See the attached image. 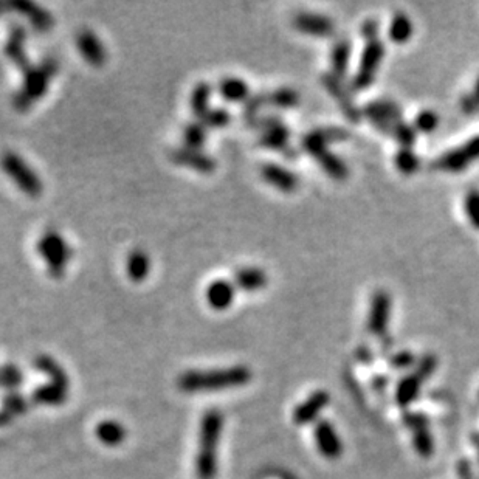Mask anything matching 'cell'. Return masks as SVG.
Wrapping results in <instances>:
<instances>
[{
  "label": "cell",
  "instance_id": "f1b7e54d",
  "mask_svg": "<svg viewBox=\"0 0 479 479\" xmlns=\"http://www.w3.org/2000/svg\"><path fill=\"white\" fill-rule=\"evenodd\" d=\"M96 438L109 447L120 445L126 439V428L117 420H103L96 425Z\"/></svg>",
  "mask_w": 479,
  "mask_h": 479
},
{
  "label": "cell",
  "instance_id": "b9f144b4",
  "mask_svg": "<svg viewBox=\"0 0 479 479\" xmlns=\"http://www.w3.org/2000/svg\"><path fill=\"white\" fill-rule=\"evenodd\" d=\"M414 447L422 456H430L433 453V438L427 428H422L414 434Z\"/></svg>",
  "mask_w": 479,
  "mask_h": 479
},
{
  "label": "cell",
  "instance_id": "1f68e13d",
  "mask_svg": "<svg viewBox=\"0 0 479 479\" xmlns=\"http://www.w3.org/2000/svg\"><path fill=\"white\" fill-rule=\"evenodd\" d=\"M33 400L39 405H62L67 400V389L48 383L33 392Z\"/></svg>",
  "mask_w": 479,
  "mask_h": 479
},
{
  "label": "cell",
  "instance_id": "9c48e42d",
  "mask_svg": "<svg viewBox=\"0 0 479 479\" xmlns=\"http://www.w3.org/2000/svg\"><path fill=\"white\" fill-rule=\"evenodd\" d=\"M476 160H479V135L445 152L436 162L434 166L441 171H447V173H459Z\"/></svg>",
  "mask_w": 479,
  "mask_h": 479
},
{
  "label": "cell",
  "instance_id": "30bf717a",
  "mask_svg": "<svg viewBox=\"0 0 479 479\" xmlns=\"http://www.w3.org/2000/svg\"><path fill=\"white\" fill-rule=\"evenodd\" d=\"M362 113L371 120L374 127L385 134H389L391 127L397 121H402V109H400L399 104L389 101V99H378V101L368 103L363 107Z\"/></svg>",
  "mask_w": 479,
  "mask_h": 479
},
{
  "label": "cell",
  "instance_id": "7c38bea8",
  "mask_svg": "<svg viewBox=\"0 0 479 479\" xmlns=\"http://www.w3.org/2000/svg\"><path fill=\"white\" fill-rule=\"evenodd\" d=\"M171 160L177 166H183L200 174H213L217 169V162L213 155L206 154L202 149H190L178 146L171 152Z\"/></svg>",
  "mask_w": 479,
  "mask_h": 479
},
{
  "label": "cell",
  "instance_id": "f546056e",
  "mask_svg": "<svg viewBox=\"0 0 479 479\" xmlns=\"http://www.w3.org/2000/svg\"><path fill=\"white\" fill-rule=\"evenodd\" d=\"M206 134H208V129L202 121H190V123L185 124L182 131V146L190 149H202L206 143Z\"/></svg>",
  "mask_w": 479,
  "mask_h": 479
},
{
  "label": "cell",
  "instance_id": "ee69618b",
  "mask_svg": "<svg viewBox=\"0 0 479 479\" xmlns=\"http://www.w3.org/2000/svg\"><path fill=\"white\" fill-rule=\"evenodd\" d=\"M414 355L411 352H406V351H402V352H399L396 354L394 357L391 359V366L392 368H399V369H403V368H408L411 366V364L414 363Z\"/></svg>",
  "mask_w": 479,
  "mask_h": 479
},
{
  "label": "cell",
  "instance_id": "83f0119b",
  "mask_svg": "<svg viewBox=\"0 0 479 479\" xmlns=\"http://www.w3.org/2000/svg\"><path fill=\"white\" fill-rule=\"evenodd\" d=\"M211 96H213V85L208 83H199L194 85V89L191 92L190 106L191 110L194 113L196 120L202 118L206 112L211 109Z\"/></svg>",
  "mask_w": 479,
  "mask_h": 479
},
{
  "label": "cell",
  "instance_id": "9a60e30c",
  "mask_svg": "<svg viewBox=\"0 0 479 479\" xmlns=\"http://www.w3.org/2000/svg\"><path fill=\"white\" fill-rule=\"evenodd\" d=\"M76 47L78 52L89 62L92 67H103L107 61V52L106 47L103 45L101 39L98 36L89 30V28H83L76 34Z\"/></svg>",
  "mask_w": 479,
  "mask_h": 479
},
{
  "label": "cell",
  "instance_id": "7402d4cb",
  "mask_svg": "<svg viewBox=\"0 0 479 479\" xmlns=\"http://www.w3.org/2000/svg\"><path fill=\"white\" fill-rule=\"evenodd\" d=\"M233 284L244 292H257L267 287L269 276L259 267H241L234 271Z\"/></svg>",
  "mask_w": 479,
  "mask_h": 479
},
{
  "label": "cell",
  "instance_id": "74e56055",
  "mask_svg": "<svg viewBox=\"0 0 479 479\" xmlns=\"http://www.w3.org/2000/svg\"><path fill=\"white\" fill-rule=\"evenodd\" d=\"M206 129H224L231 121V115L225 107H211V109L200 118Z\"/></svg>",
  "mask_w": 479,
  "mask_h": 479
},
{
  "label": "cell",
  "instance_id": "f6af8a7d",
  "mask_svg": "<svg viewBox=\"0 0 479 479\" xmlns=\"http://www.w3.org/2000/svg\"><path fill=\"white\" fill-rule=\"evenodd\" d=\"M378 28L380 27H378L377 20H366V22H364L362 27V33L364 38H366V41L376 39L378 38Z\"/></svg>",
  "mask_w": 479,
  "mask_h": 479
},
{
  "label": "cell",
  "instance_id": "4316f807",
  "mask_svg": "<svg viewBox=\"0 0 479 479\" xmlns=\"http://www.w3.org/2000/svg\"><path fill=\"white\" fill-rule=\"evenodd\" d=\"M414 34V24L408 14L397 13L392 16L388 27V38L397 45H403L410 42Z\"/></svg>",
  "mask_w": 479,
  "mask_h": 479
},
{
  "label": "cell",
  "instance_id": "ba28073f",
  "mask_svg": "<svg viewBox=\"0 0 479 479\" xmlns=\"http://www.w3.org/2000/svg\"><path fill=\"white\" fill-rule=\"evenodd\" d=\"M252 124L259 131V145L270 151L289 155L290 148V131L283 121L275 115L259 117Z\"/></svg>",
  "mask_w": 479,
  "mask_h": 479
},
{
  "label": "cell",
  "instance_id": "7a4b0ae2",
  "mask_svg": "<svg viewBox=\"0 0 479 479\" xmlns=\"http://www.w3.org/2000/svg\"><path fill=\"white\" fill-rule=\"evenodd\" d=\"M348 135V131L341 127H320L304 135L301 146L307 154L317 160L329 177L335 180H345L348 177V166L338 155L331 152L329 145L346 140Z\"/></svg>",
  "mask_w": 479,
  "mask_h": 479
},
{
  "label": "cell",
  "instance_id": "3957f363",
  "mask_svg": "<svg viewBox=\"0 0 479 479\" xmlns=\"http://www.w3.org/2000/svg\"><path fill=\"white\" fill-rule=\"evenodd\" d=\"M224 430V414L210 408L203 414L199 431V452L194 470L199 479H214L217 475V445Z\"/></svg>",
  "mask_w": 479,
  "mask_h": 479
},
{
  "label": "cell",
  "instance_id": "e575fe53",
  "mask_svg": "<svg viewBox=\"0 0 479 479\" xmlns=\"http://www.w3.org/2000/svg\"><path fill=\"white\" fill-rule=\"evenodd\" d=\"M394 166L399 173L411 176L420 168V160L411 148H400L394 155Z\"/></svg>",
  "mask_w": 479,
  "mask_h": 479
},
{
  "label": "cell",
  "instance_id": "8992f818",
  "mask_svg": "<svg viewBox=\"0 0 479 479\" xmlns=\"http://www.w3.org/2000/svg\"><path fill=\"white\" fill-rule=\"evenodd\" d=\"M0 166H2L5 174L16 183V187L22 191L24 194L33 199L42 194V191H44V183H42L38 173L33 171V168L22 159V157L17 155L16 152L6 151L3 152L2 159H0Z\"/></svg>",
  "mask_w": 479,
  "mask_h": 479
},
{
  "label": "cell",
  "instance_id": "bcb514c9",
  "mask_svg": "<svg viewBox=\"0 0 479 479\" xmlns=\"http://www.w3.org/2000/svg\"><path fill=\"white\" fill-rule=\"evenodd\" d=\"M471 95L475 96V99H476L478 104H479V78H478L476 83H475V90H473V94H471Z\"/></svg>",
  "mask_w": 479,
  "mask_h": 479
},
{
  "label": "cell",
  "instance_id": "603a6c76",
  "mask_svg": "<svg viewBox=\"0 0 479 479\" xmlns=\"http://www.w3.org/2000/svg\"><path fill=\"white\" fill-rule=\"evenodd\" d=\"M217 92L228 103H242L244 104L252 95L250 85L242 78L225 76L217 84Z\"/></svg>",
  "mask_w": 479,
  "mask_h": 479
},
{
  "label": "cell",
  "instance_id": "5b68a950",
  "mask_svg": "<svg viewBox=\"0 0 479 479\" xmlns=\"http://www.w3.org/2000/svg\"><path fill=\"white\" fill-rule=\"evenodd\" d=\"M36 252L45 264L47 273L53 280H61L66 275L70 257L73 255L66 238L55 228H48L36 244Z\"/></svg>",
  "mask_w": 479,
  "mask_h": 479
},
{
  "label": "cell",
  "instance_id": "5bb4252c",
  "mask_svg": "<svg viewBox=\"0 0 479 479\" xmlns=\"http://www.w3.org/2000/svg\"><path fill=\"white\" fill-rule=\"evenodd\" d=\"M5 55L13 62V66H16L22 73L31 67L27 53V28L24 25L14 24L10 28L5 44Z\"/></svg>",
  "mask_w": 479,
  "mask_h": 479
},
{
  "label": "cell",
  "instance_id": "836d02e7",
  "mask_svg": "<svg viewBox=\"0 0 479 479\" xmlns=\"http://www.w3.org/2000/svg\"><path fill=\"white\" fill-rule=\"evenodd\" d=\"M25 408H27L25 400L19 394H14V392H11V394L3 397L2 410H0V427L8 424V422L13 420L14 416H17V414L24 413Z\"/></svg>",
  "mask_w": 479,
  "mask_h": 479
},
{
  "label": "cell",
  "instance_id": "2e32d148",
  "mask_svg": "<svg viewBox=\"0 0 479 479\" xmlns=\"http://www.w3.org/2000/svg\"><path fill=\"white\" fill-rule=\"evenodd\" d=\"M261 177L270 187L285 194L296 191L299 185V178L293 171L276 163H264L261 166Z\"/></svg>",
  "mask_w": 479,
  "mask_h": 479
},
{
  "label": "cell",
  "instance_id": "ab89813d",
  "mask_svg": "<svg viewBox=\"0 0 479 479\" xmlns=\"http://www.w3.org/2000/svg\"><path fill=\"white\" fill-rule=\"evenodd\" d=\"M464 213H466V217L469 220V224L479 230V191L473 190L466 194L464 199Z\"/></svg>",
  "mask_w": 479,
  "mask_h": 479
},
{
  "label": "cell",
  "instance_id": "e0dca14e",
  "mask_svg": "<svg viewBox=\"0 0 479 479\" xmlns=\"http://www.w3.org/2000/svg\"><path fill=\"white\" fill-rule=\"evenodd\" d=\"M292 24L298 31H301L304 34L317 36V38H326V36H331L335 30L334 22L327 16H323V14H315V13H307V11L295 14Z\"/></svg>",
  "mask_w": 479,
  "mask_h": 479
},
{
  "label": "cell",
  "instance_id": "277c9868",
  "mask_svg": "<svg viewBox=\"0 0 479 479\" xmlns=\"http://www.w3.org/2000/svg\"><path fill=\"white\" fill-rule=\"evenodd\" d=\"M59 71V62L53 56L42 59L24 73V80L16 94L13 95V106L19 112H27L45 96L50 84Z\"/></svg>",
  "mask_w": 479,
  "mask_h": 479
},
{
  "label": "cell",
  "instance_id": "8fae6325",
  "mask_svg": "<svg viewBox=\"0 0 479 479\" xmlns=\"http://www.w3.org/2000/svg\"><path fill=\"white\" fill-rule=\"evenodd\" d=\"M391 317V295L386 290H376L371 298L366 327L374 337H382L389 326Z\"/></svg>",
  "mask_w": 479,
  "mask_h": 479
},
{
  "label": "cell",
  "instance_id": "d6986e66",
  "mask_svg": "<svg viewBox=\"0 0 479 479\" xmlns=\"http://www.w3.org/2000/svg\"><path fill=\"white\" fill-rule=\"evenodd\" d=\"M234 296L236 285L233 281L219 278V280H214L206 285L205 299L214 310H227L234 303Z\"/></svg>",
  "mask_w": 479,
  "mask_h": 479
},
{
  "label": "cell",
  "instance_id": "7dc6e473",
  "mask_svg": "<svg viewBox=\"0 0 479 479\" xmlns=\"http://www.w3.org/2000/svg\"><path fill=\"white\" fill-rule=\"evenodd\" d=\"M8 8V3H3V2H0V16H2L3 11Z\"/></svg>",
  "mask_w": 479,
  "mask_h": 479
},
{
  "label": "cell",
  "instance_id": "d6a6232c",
  "mask_svg": "<svg viewBox=\"0 0 479 479\" xmlns=\"http://www.w3.org/2000/svg\"><path fill=\"white\" fill-rule=\"evenodd\" d=\"M298 101V92L290 87H280L267 92V106L275 107V109H290V107H295Z\"/></svg>",
  "mask_w": 479,
  "mask_h": 479
},
{
  "label": "cell",
  "instance_id": "f35d334b",
  "mask_svg": "<svg viewBox=\"0 0 479 479\" xmlns=\"http://www.w3.org/2000/svg\"><path fill=\"white\" fill-rule=\"evenodd\" d=\"M439 115L434 110H420L413 121V127L416 129V132L420 134H431L436 129L439 127Z\"/></svg>",
  "mask_w": 479,
  "mask_h": 479
},
{
  "label": "cell",
  "instance_id": "6da1fadb",
  "mask_svg": "<svg viewBox=\"0 0 479 479\" xmlns=\"http://www.w3.org/2000/svg\"><path fill=\"white\" fill-rule=\"evenodd\" d=\"M252 380V371L244 364L217 368L210 371H187L177 380L178 389L183 392H214L241 388Z\"/></svg>",
  "mask_w": 479,
  "mask_h": 479
},
{
  "label": "cell",
  "instance_id": "cb8c5ba5",
  "mask_svg": "<svg viewBox=\"0 0 479 479\" xmlns=\"http://www.w3.org/2000/svg\"><path fill=\"white\" fill-rule=\"evenodd\" d=\"M351 56H352L351 41L341 39L338 42H335L329 58H331L332 75L337 78V80L343 81L348 76V69H349V62H351Z\"/></svg>",
  "mask_w": 479,
  "mask_h": 479
},
{
  "label": "cell",
  "instance_id": "d590c367",
  "mask_svg": "<svg viewBox=\"0 0 479 479\" xmlns=\"http://www.w3.org/2000/svg\"><path fill=\"white\" fill-rule=\"evenodd\" d=\"M267 106V92H261V94H252L247 101L242 104V115L247 120L248 124H252L255 120L259 118V112L262 107Z\"/></svg>",
  "mask_w": 479,
  "mask_h": 479
},
{
  "label": "cell",
  "instance_id": "4dcf8cb0",
  "mask_svg": "<svg viewBox=\"0 0 479 479\" xmlns=\"http://www.w3.org/2000/svg\"><path fill=\"white\" fill-rule=\"evenodd\" d=\"M422 378L414 373L413 376H406L400 380L397 391H396V400L400 406H408L414 399L417 397L422 385Z\"/></svg>",
  "mask_w": 479,
  "mask_h": 479
},
{
  "label": "cell",
  "instance_id": "60d3db41",
  "mask_svg": "<svg viewBox=\"0 0 479 479\" xmlns=\"http://www.w3.org/2000/svg\"><path fill=\"white\" fill-rule=\"evenodd\" d=\"M22 382V373L14 364H5L0 368V386L8 391H14Z\"/></svg>",
  "mask_w": 479,
  "mask_h": 479
},
{
  "label": "cell",
  "instance_id": "ffe728a7",
  "mask_svg": "<svg viewBox=\"0 0 479 479\" xmlns=\"http://www.w3.org/2000/svg\"><path fill=\"white\" fill-rule=\"evenodd\" d=\"M329 399L331 397H329L326 391H315L301 405L296 406L295 411H293V422L296 425L312 424L318 417V414L326 408Z\"/></svg>",
  "mask_w": 479,
  "mask_h": 479
},
{
  "label": "cell",
  "instance_id": "44dd1931",
  "mask_svg": "<svg viewBox=\"0 0 479 479\" xmlns=\"http://www.w3.org/2000/svg\"><path fill=\"white\" fill-rule=\"evenodd\" d=\"M321 81H323L324 87L329 90V94H331L334 98H337V101L340 104V107L343 109V113L352 121H357L360 118V110L357 109V106L354 104V101L349 96L346 87H343L341 81L337 80L332 73H326L323 78H321Z\"/></svg>",
  "mask_w": 479,
  "mask_h": 479
},
{
  "label": "cell",
  "instance_id": "52a82bcc",
  "mask_svg": "<svg viewBox=\"0 0 479 479\" xmlns=\"http://www.w3.org/2000/svg\"><path fill=\"white\" fill-rule=\"evenodd\" d=\"M385 53L386 48L380 39L376 38L366 41L360 56L359 69H357L351 81L352 90H366L369 85L374 83L377 71L380 69L382 61L385 58Z\"/></svg>",
  "mask_w": 479,
  "mask_h": 479
},
{
  "label": "cell",
  "instance_id": "8d00e7d4",
  "mask_svg": "<svg viewBox=\"0 0 479 479\" xmlns=\"http://www.w3.org/2000/svg\"><path fill=\"white\" fill-rule=\"evenodd\" d=\"M392 138H394L400 148H411L417 138L416 129L413 127V124H406L403 121H397V123L391 127L389 134Z\"/></svg>",
  "mask_w": 479,
  "mask_h": 479
},
{
  "label": "cell",
  "instance_id": "484cf974",
  "mask_svg": "<svg viewBox=\"0 0 479 479\" xmlns=\"http://www.w3.org/2000/svg\"><path fill=\"white\" fill-rule=\"evenodd\" d=\"M34 368H38L42 374H45L50 378V383L69 391V377L66 374V371H64L61 364L55 359H52V357L39 355L38 359L34 360Z\"/></svg>",
  "mask_w": 479,
  "mask_h": 479
},
{
  "label": "cell",
  "instance_id": "ac0fdd59",
  "mask_svg": "<svg viewBox=\"0 0 479 479\" xmlns=\"http://www.w3.org/2000/svg\"><path fill=\"white\" fill-rule=\"evenodd\" d=\"M318 452L327 459H337L343 453V444L335 428L327 420H320L313 430Z\"/></svg>",
  "mask_w": 479,
  "mask_h": 479
},
{
  "label": "cell",
  "instance_id": "7bdbcfd3",
  "mask_svg": "<svg viewBox=\"0 0 479 479\" xmlns=\"http://www.w3.org/2000/svg\"><path fill=\"white\" fill-rule=\"evenodd\" d=\"M434 368H436V359L433 355H427L420 360L419 366L416 369V374L422 378V380H425L427 377H430L433 374Z\"/></svg>",
  "mask_w": 479,
  "mask_h": 479
},
{
  "label": "cell",
  "instance_id": "d4e9b609",
  "mask_svg": "<svg viewBox=\"0 0 479 479\" xmlns=\"http://www.w3.org/2000/svg\"><path fill=\"white\" fill-rule=\"evenodd\" d=\"M126 273L132 283H143L151 273V257L141 248H135L126 259Z\"/></svg>",
  "mask_w": 479,
  "mask_h": 479
},
{
  "label": "cell",
  "instance_id": "4fadbf2b",
  "mask_svg": "<svg viewBox=\"0 0 479 479\" xmlns=\"http://www.w3.org/2000/svg\"><path fill=\"white\" fill-rule=\"evenodd\" d=\"M8 10L24 16L34 30L39 33H47L55 27L53 14L42 8L41 5L30 2V0H11V2H8Z\"/></svg>",
  "mask_w": 479,
  "mask_h": 479
}]
</instances>
